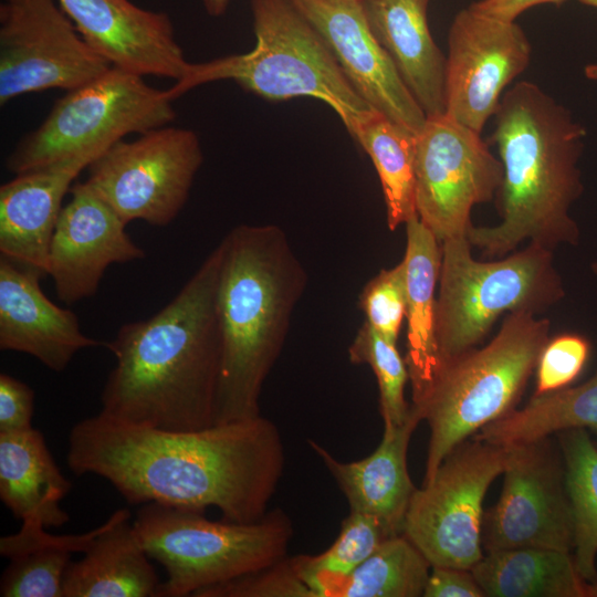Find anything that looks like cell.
<instances>
[{"label": "cell", "instance_id": "1", "mask_svg": "<svg viewBox=\"0 0 597 597\" xmlns=\"http://www.w3.org/2000/svg\"><path fill=\"white\" fill-rule=\"evenodd\" d=\"M66 461L76 475L109 482L132 505L157 503L249 523L263 517L282 479V434L270 419L193 431L137 426L102 412L75 423Z\"/></svg>", "mask_w": 597, "mask_h": 597}, {"label": "cell", "instance_id": "2", "mask_svg": "<svg viewBox=\"0 0 597 597\" xmlns=\"http://www.w3.org/2000/svg\"><path fill=\"white\" fill-rule=\"evenodd\" d=\"M221 261L219 243L167 305L146 320L124 324L105 344L116 363L104 385L100 412L170 431L216 425Z\"/></svg>", "mask_w": 597, "mask_h": 597}, {"label": "cell", "instance_id": "3", "mask_svg": "<svg viewBox=\"0 0 597 597\" xmlns=\"http://www.w3.org/2000/svg\"><path fill=\"white\" fill-rule=\"evenodd\" d=\"M494 116L492 139L503 167L496 193L501 221L472 224L467 232L472 248L499 258L525 241L552 251L577 245L580 232L569 211L584 191L578 161L585 127L527 81L502 95Z\"/></svg>", "mask_w": 597, "mask_h": 597}, {"label": "cell", "instance_id": "4", "mask_svg": "<svg viewBox=\"0 0 597 597\" xmlns=\"http://www.w3.org/2000/svg\"><path fill=\"white\" fill-rule=\"evenodd\" d=\"M220 243L216 423H226L261 415L262 388L284 346L307 273L275 224L237 226Z\"/></svg>", "mask_w": 597, "mask_h": 597}, {"label": "cell", "instance_id": "5", "mask_svg": "<svg viewBox=\"0 0 597 597\" xmlns=\"http://www.w3.org/2000/svg\"><path fill=\"white\" fill-rule=\"evenodd\" d=\"M549 331L548 318L509 313L486 345L440 363L423 395L411 402L429 427L422 484L458 444L516 408Z\"/></svg>", "mask_w": 597, "mask_h": 597}, {"label": "cell", "instance_id": "6", "mask_svg": "<svg viewBox=\"0 0 597 597\" xmlns=\"http://www.w3.org/2000/svg\"><path fill=\"white\" fill-rule=\"evenodd\" d=\"M254 48L203 63H190L167 90L176 98L189 90L230 80L269 101L310 96L326 103L353 135L374 109L352 86L328 45L289 0H250Z\"/></svg>", "mask_w": 597, "mask_h": 597}, {"label": "cell", "instance_id": "7", "mask_svg": "<svg viewBox=\"0 0 597 597\" xmlns=\"http://www.w3.org/2000/svg\"><path fill=\"white\" fill-rule=\"evenodd\" d=\"M151 559L166 572L157 597H196L206 588L271 566L287 556L293 524L282 509L258 521H212L203 511L140 505L133 521Z\"/></svg>", "mask_w": 597, "mask_h": 597}, {"label": "cell", "instance_id": "8", "mask_svg": "<svg viewBox=\"0 0 597 597\" xmlns=\"http://www.w3.org/2000/svg\"><path fill=\"white\" fill-rule=\"evenodd\" d=\"M565 296L553 251L528 243L494 261H478L467 235L441 242L436 307L440 356L476 347L496 320L509 313H542Z\"/></svg>", "mask_w": 597, "mask_h": 597}, {"label": "cell", "instance_id": "9", "mask_svg": "<svg viewBox=\"0 0 597 597\" xmlns=\"http://www.w3.org/2000/svg\"><path fill=\"white\" fill-rule=\"evenodd\" d=\"M167 91L144 76L111 66L67 91L44 121L25 135L7 159L14 175L85 154H101L130 134L169 125L176 117Z\"/></svg>", "mask_w": 597, "mask_h": 597}, {"label": "cell", "instance_id": "10", "mask_svg": "<svg viewBox=\"0 0 597 597\" xmlns=\"http://www.w3.org/2000/svg\"><path fill=\"white\" fill-rule=\"evenodd\" d=\"M509 458L510 447L471 437L443 459L429 482L417 488L402 534L431 566L471 569L483 557V501Z\"/></svg>", "mask_w": 597, "mask_h": 597}, {"label": "cell", "instance_id": "11", "mask_svg": "<svg viewBox=\"0 0 597 597\" xmlns=\"http://www.w3.org/2000/svg\"><path fill=\"white\" fill-rule=\"evenodd\" d=\"M202 160L193 130L166 125L106 148L86 168L85 181L127 223L165 227L187 202Z\"/></svg>", "mask_w": 597, "mask_h": 597}, {"label": "cell", "instance_id": "12", "mask_svg": "<svg viewBox=\"0 0 597 597\" xmlns=\"http://www.w3.org/2000/svg\"><path fill=\"white\" fill-rule=\"evenodd\" d=\"M503 167L480 133L446 114L427 117L416 134V210L442 241L467 235L471 210L498 193Z\"/></svg>", "mask_w": 597, "mask_h": 597}, {"label": "cell", "instance_id": "13", "mask_svg": "<svg viewBox=\"0 0 597 597\" xmlns=\"http://www.w3.org/2000/svg\"><path fill=\"white\" fill-rule=\"evenodd\" d=\"M111 66L90 48L56 0H1V106L29 93L71 91Z\"/></svg>", "mask_w": 597, "mask_h": 597}, {"label": "cell", "instance_id": "14", "mask_svg": "<svg viewBox=\"0 0 597 597\" xmlns=\"http://www.w3.org/2000/svg\"><path fill=\"white\" fill-rule=\"evenodd\" d=\"M495 505L484 512L485 552L534 547L570 552L573 521L559 448L549 437L511 446Z\"/></svg>", "mask_w": 597, "mask_h": 597}, {"label": "cell", "instance_id": "15", "mask_svg": "<svg viewBox=\"0 0 597 597\" xmlns=\"http://www.w3.org/2000/svg\"><path fill=\"white\" fill-rule=\"evenodd\" d=\"M531 53L514 21L461 10L448 35L446 115L481 133L504 88L527 67Z\"/></svg>", "mask_w": 597, "mask_h": 597}, {"label": "cell", "instance_id": "16", "mask_svg": "<svg viewBox=\"0 0 597 597\" xmlns=\"http://www.w3.org/2000/svg\"><path fill=\"white\" fill-rule=\"evenodd\" d=\"M321 34L343 73L374 109L413 134L427 116L373 34L360 0H289Z\"/></svg>", "mask_w": 597, "mask_h": 597}, {"label": "cell", "instance_id": "17", "mask_svg": "<svg viewBox=\"0 0 597 597\" xmlns=\"http://www.w3.org/2000/svg\"><path fill=\"white\" fill-rule=\"evenodd\" d=\"M49 250L48 275L62 302L94 295L106 269L145 258L126 232L127 222L86 182H75Z\"/></svg>", "mask_w": 597, "mask_h": 597}, {"label": "cell", "instance_id": "18", "mask_svg": "<svg viewBox=\"0 0 597 597\" xmlns=\"http://www.w3.org/2000/svg\"><path fill=\"white\" fill-rule=\"evenodd\" d=\"M78 33L112 66L179 81L190 63L165 12L129 0H56Z\"/></svg>", "mask_w": 597, "mask_h": 597}, {"label": "cell", "instance_id": "19", "mask_svg": "<svg viewBox=\"0 0 597 597\" xmlns=\"http://www.w3.org/2000/svg\"><path fill=\"white\" fill-rule=\"evenodd\" d=\"M44 275L0 255V349L28 354L60 373L81 349L105 344L86 336L76 314L45 296Z\"/></svg>", "mask_w": 597, "mask_h": 597}, {"label": "cell", "instance_id": "20", "mask_svg": "<svg viewBox=\"0 0 597 597\" xmlns=\"http://www.w3.org/2000/svg\"><path fill=\"white\" fill-rule=\"evenodd\" d=\"M100 154L55 161L14 176L0 187V255L48 275L52 234L77 176Z\"/></svg>", "mask_w": 597, "mask_h": 597}, {"label": "cell", "instance_id": "21", "mask_svg": "<svg viewBox=\"0 0 597 597\" xmlns=\"http://www.w3.org/2000/svg\"><path fill=\"white\" fill-rule=\"evenodd\" d=\"M420 421L419 412L411 405L409 418L399 426H384L379 446L358 461H339L317 441L307 440L346 498L349 511L375 516L392 536L402 534L417 490L408 472L407 453Z\"/></svg>", "mask_w": 597, "mask_h": 597}, {"label": "cell", "instance_id": "22", "mask_svg": "<svg viewBox=\"0 0 597 597\" xmlns=\"http://www.w3.org/2000/svg\"><path fill=\"white\" fill-rule=\"evenodd\" d=\"M429 0H360L367 23L427 117L446 114V56L431 36Z\"/></svg>", "mask_w": 597, "mask_h": 597}, {"label": "cell", "instance_id": "23", "mask_svg": "<svg viewBox=\"0 0 597 597\" xmlns=\"http://www.w3.org/2000/svg\"><path fill=\"white\" fill-rule=\"evenodd\" d=\"M127 509L104 523L84 557L72 562L62 597H157L160 579Z\"/></svg>", "mask_w": 597, "mask_h": 597}, {"label": "cell", "instance_id": "24", "mask_svg": "<svg viewBox=\"0 0 597 597\" xmlns=\"http://www.w3.org/2000/svg\"><path fill=\"white\" fill-rule=\"evenodd\" d=\"M406 365L411 384L412 401L418 400L431 384L440 356L436 335V287L441 263V243L419 220L406 224Z\"/></svg>", "mask_w": 597, "mask_h": 597}, {"label": "cell", "instance_id": "25", "mask_svg": "<svg viewBox=\"0 0 597 597\" xmlns=\"http://www.w3.org/2000/svg\"><path fill=\"white\" fill-rule=\"evenodd\" d=\"M71 488L41 431L0 433V499L17 519L63 526L70 517L60 504Z\"/></svg>", "mask_w": 597, "mask_h": 597}, {"label": "cell", "instance_id": "26", "mask_svg": "<svg viewBox=\"0 0 597 597\" xmlns=\"http://www.w3.org/2000/svg\"><path fill=\"white\" fill-rule=\"evenodd\" d=\"M103 524L80 534L53 535L36 519L22 521L17 533L0 538L9 559L0 579L1 597H62L65 573L74 553H84Z\"/></svg>", "mask_w": 597, "mask_h": 597}, {"label": "cell", "instance_id": "27", "mask_svg": "<svg viewBox=\"0 0 597 597\" xmlns=\"http://www.w3.org/2000/svg\"><path fill=\"white\" fill-rule=\"evenodd\" d=\"M485 597H590L570 552L520 547L486 552L471 568Z\"/></svg>", "mask_w": 597, "mask_h": 597}, {"label": "cell", "instance_id": "28", "mask_svg": "<svg viewBox=\"0 0 597 597\" xmlns=\"http://www.w3.org/2000/svg\"><path fill=\"white\" fill-rule=\"evenodd\" d=\"M570 429L597 432V371L578 386L533 396L524 407L484 426L472 437L511 447Z\"/></svg>", "mask_w": 597, "mask_h": 597}, {"label": "cell", "instance_id": "29", "mask_svg": "<svg viewBox=\"0 0 597 597\" xmlns=\"http://www.w3.org/2000/svg\"><path fill=\"white\" fill-rule=\"evenodd\" d=\"M370 157L378 174L386 206L387 226L395 231L417 217L416 134L374 111L352 135Z\"/></svg>", "mask_w": 597, "mask_h": 597}, {"label": "cell", "instance_id": "30", "mask_svg": "<svg viewBox=\"0 0 597 597\" xmlns=\"http://www.w3.org/2000/svg\"><path fill=\"white\" fill-rule=\"evenodd\" d=\"M431 564L404 535L384 541L350 574L328 582L321 597H420Z\"/></svg>", "mask_w": 597, "mask_h": 597}, {"label": "cell", "instance_id": "31", "mask_svg": "<svg viewBox=\"0 0 597 597\" xmlns=\"http://www.w3.org/2000/svg\"><path fill=\"white\" fill-rule=\"evenodd\" d=\"M557 434L573 521V557L580 576L593 583L597 578V443L586 429Z\"/></svg>", "mask_w": 597, "mask_h": 597}, {"label": "cell", "instance_id": "32", "mask_svg": "<svg viewBox=\"0 0 597 597\" xmlns=\"http://www.w3.org/2000/svg\"><path fill=\"white\" fill-rule=\"evenodd\" d=\"M391 536L375 516L349 511L341 523L337 538L325 552L296 555L293 562L312 597H321L328 582L350 574Z\"/></svg>", "mask_w": 597, "mask_h": 597}, {"label": "cell", "instance_id": "33", "mask_svg": "<svg viewBox=\"0 0 597 597\" xmlns=\"http://www.w3.org/2000/svg\"><path fill=\"white\" fill-rule=\"evenodd\" d=\"M396 345L365 322L348 348L349 360L369 365L376 377L384 426H399L411 413L405 398L408 368Z\"/></svg>", "mask_w": 597, "mask_h": 597}, {"label": "cell", "instance_id": "34", "mask_svg": "<svg viewBox=\"0 0 597 597\" xmlns=\"http://www.w3.org/2000/svg\"><path fill=\"white\" fill-rule=\"evenodd\" d=\"M406 269L401 260L369 280L359 294L358 305L366 323L378 334L397 344L406 317Z\"/></svg>", "mask_w": 597, "mask_h": 597}, {"label": "cell", "instance_id": "35", "mask_svg": "<svg viewBox=\"0 0 597 597\" xmlns=\"http://www.w3.org/2000/svg\"><path fill=\"white\" fill-rule=\"evenodd\" d=\"M591 350L590 342L577 333L549 337L537 360L533 396L568 387L583 371Z\"/></svg>", "mask_w": 597, "mask_h": 597}, {"label": "cell", "instance_id": "36", "mask_svg": "<svg viewBox=\"0 0 597 597\" xmlns=\"http://www.w3.org/2000/svg\"><path fill=\"white\" fill-rule=\"evenodd\" d=\"M196 597H312L293 557L229 582L206 588Z\"/></svg>", "mask_w": 597, "mask_h": 597}, {"label": "cell", "instance_id": "37", "mask_svg": "<svg viewBox=\"0 0 597 597\" xmlns=\"http://www.w3.org/2000/svg\"><path fill=\"white\" fill-rule=\"evenodd\" d=\"M34 391L25 383L0 374V433H13L32 427Z\"/></svg>", "mask_w": 597, "mask_h": 597}, {"label": "cell", "instance_id": "38", "mask_svg": "<svg viewBox=\"0 0 597 597\" xmlns=\"http://www.w3.org/2000/svg\"><path fill=\"white\" fill-rule=\"evenodd\" d=\"M423 597H485L471 569L431 566Z\"/></svg>", "mask_w": 597, "mask_h": 597}, {"label": "cell", "instance_id": "39", "mask_svg": "<svg viewBox=\"0 0 597 597\" xmlns=\"http://www.w3.org/2000/svg\"><path fill=\"white\" fill-rule=\"evenodd\" d=\"M566 0H480L469 8L503 21H514L526 9L543 3L561 4Z\"/></svg>", "mask_w": 597, "mask_h": 597}, {"label": "cell", "instance_id": "40", "mask_svg": "<svg viewBox=\"0 0 597 597\" xmlns=\"http://www.w3.org/2000/svg\"><path fill=\"white\" fill-rule=\"evenodd\" d=\"M208 14L219 17L223 14L230 0H201Z\"/></svg>", "mask_w": 597, "mask_h": 597}, {"label": "cell", "instance_id": "41", "mask_svg": "<svg viewBox=\"0 0 597 597\" xmlns=\"http://www.w3.org/2000/svg\"><path fill=\"white\" fill-rule=\"evenodd\" d=\"M584 72L587 78L597 82V64L586 65Z\"/></svg>", "mask_w": 597, "mask_h": 597}, {"label": "cell", "instance_id": "42", "mask_svg": "<svg viewBox=\"0 0 597 597\" xmlns=\"http://www.w3.org/2000/svg\"><path fill=\"white\" fill-rule=\"evenodd\" d=\"M590 597H597V578L590 583Z\"/></svg>", "mask_w": 597, "mask_h": 597}, {"label": "cell", "instance_id": "43", "mask_svg": "<svg viewBox=\"0 0 597 597\" xmlns=\"http://www.w3.org/2000/svg\"><path fill=\"white\" fill-rule=\"evenodd\" d=\"M578 1L586 6L597 8V0H578Z\"/></svg>", "mask_w": 597, "mask_h": 597}, {"label": "cell", "instance_id": "44", "mask_svg": "<svg viewBox=\"0 0 597 597\" xmlns=\"http://www.w3.org/2000/svg\"><path fill=\"white\" fill-rule=\"evenodd\" d=\"M590 270L597 281V261L590 263Z\"/></svg>", "mask_w": 597, "mask_h": 597}]
</instances>
